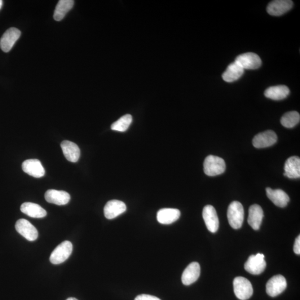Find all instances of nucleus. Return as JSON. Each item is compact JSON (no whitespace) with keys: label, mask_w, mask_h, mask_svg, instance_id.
<instances>
[{"label":"nucleus","mask_w":300,"mask_h":300,"mask_svg":"<svg viewBox=\"0 0 300 300\" xmlns=\"http://www.w3.org/2000/svg\"><path fill=\"white\" fill-rule=\"evenodd\" d=\"M22 213L34 218H42L47 215L46 211L41 206L32 202H25L21 206Z\"/></svg>","instance_id":"obj_22"},{"label":"nucleus","mask_w":300,"mask_h":300,"mask_svg":"<svg viewBox=\"0 0 300 300\" xmlns=\"http://www.w3.org/2000/svg\"><path fill=\"white\" fill-rule=\"evenodd\" d=\"M61 147L66 159L72 162H76L80 156V150L78 146L70 141H64Z\"/></svg>","instance_id":"obj_18"},{"label":"nucleus","mask_w":300,"mask_h":300,"mask_svg":"<svg viewBox=\"0 0 300 300\" xmlns=\"http://www.w3.org/2000/svg\"><path fill=\"white\" fill-rule=\"evenodd\" d=\"M15 228L20 234L30 241L38 239V233L36 227L25 219H20L16 223Z\"/></svg>","instance_id":"obj_7"},{"label":"nucleus","mask_w":300,"mask_h":300,"mask_svg":"<svg viewBox=\"0 0 300 300\" xmlns=\"http://www.w3.org/2000/svg\"><path fill=\"white\" fill-rule=\"evenodd\" d=\"M74 5L73 0H60L56 7L54 18L57 21L63 20Z\"/></svg>","instance_id":"obj_25"},{"label":"nucleus","mask_w":300,"mask_h":300,"mask_svg":"<svg viewBox=\"0 0 300 300\" xmlns=\"http://www.w3.org/2000/svg\"><path fill=\"white\" fill-rule=\"evenodd\" d=\"M264 258V256L260 253L250 256L245 263L244 267L246 271L252 275L261 274L266 267V262Z\"/></svg>","instance_id":"obj_5"},{"label":"nucleus","mask_w":300,"mask_h":300,"mask_svg":"<svg viewBox=\"0 0 300 300\" xmlns=\"http://www.w3.org/2000/svg\"><path fill=\"white\" fill-rule=\"evenodd\" d=\"M293 6V2L290 0H275L268 4L267 11L272 16H279L289 11Z\"/></svg>","instance_id":"obj_12"},{"label":"nucleus","mask_w":300,"mask_h":300,"mask_svg":"<svg viewBox=\"0 0 300 300\" xmlns=\"http://www.w3.org/2000/svg\"><path fill=\"white\" fill-rule=\"evenodd\" d=\"M181 215L180 210L176 209L165 208L158 211V222L164 225H169L177 221Z\"/></svg>","instance_id":"obj_20"},{"label":"nucleus","mask_w":300,"mask_h":300,"mask_svg":"<svg viewBox=\"0 0 300 300\" xmlns=\"http://www.w3.org/2000/svg\"><path fill=\"white\" fill-rule=\"evenodd\" d=\"M66 300H78L76 299H75L74 298H70Z\"/></svg>","instance_id":"obj_30"},{"label":"nucleus","mask_w":300,"mask_h":300,"mask_svg":"<svg viewBox=\"0 0 300 300\" xmlns=\"http://www.w3.org/2000/svg\"><path fill=\"white\" fill-rule=\"evenodd\" d=\"M244 69L235 62L228 66L222 75L223 80L227 82H232L239 79L244 73Z\"/></svg>","instance_id":"obj_24"},{"label":"nucleus","mask_w":300,"mask_h":300,"mask_svg":"<svg viewBox=\"0 0 300 300\" xmlns=\"http://www.w3.org/2000/svg\"><path fill=\"white\" fill-rule=\"evenodd\" d=\"M235 62L244 70L258 69L262 64L260 57L253 52L245 53L238 56Z\"/></svg>","instance_id":"obj_6"},{"label":"nucleus","mask_w":300,"mask_h":300,"mask_svg":"<svg viewBox=\"0 0 300 300\" xmlns=\"http://www.w3.org/2000/svg\"><path fill=\"white\" fill-rule=\"evenodd\" d=\"M135 300H161L159 298H158L156 297H154V296L147 295V294H142L138 296L135 299Z\"/></svg>","instance_id":"obj_28"},{"label":"nucleus","mask_w":300,"mask_h":300,"mask_svg":"<svg viewBox=\"0 0 300 300\" xmlns=\"http://www.w3.org/2000/svg\"><path fill=\"white\" fill-rule=\"evenodd\" d=\"M277 140V137L275 132L267 130L256 135L253 140V144L256 148H265L274 145Z\"/></svg>","instance_id":"obj_10"},{"label":"nucleus","mask_w":300,"mask_h":300,"mask_svg":"<svg viewBox=\"0 0 300 300\" xmlns=\"http://www.w3.org/2000/svg\"><path fill=\"white\" fill-rule=\"evenodd\" d=\"M287 287L285 278L281 275L273 276L266 284V293L271 297H276L284 291Z\"/></svg>","instance_id":"obj_8"},{"label":"nucleus","mask_w":300,"mask_h":300,"mask_svg":"<svg viewBox=\"0 0 300 300\" xmlns=\"http://www.w3.org/2000/svg\"><path fill=\"white\" fill-rule=\"evenodd\" d=\"M126 206L124 202L113 200L109 201L104 207V215L108 219L116 218L118 216L125 213Z\"/></svg>","instance_id":"obj_13"},{"label":"nucleus","mask_w":300,"mask_h":300,"mask_svg":"<svg viewBox=\"0 0 300 300\" xmlns=\"http://www.w3.org/2000/svg\"><path fill=\"white\" fill-rule=\"evenodd\" d=\"M46 201L57 205H65L69 202L70 195L69 193L64 191H58L56 189H48L45 195Z\"/></svg>","instance_id":"obj_16"},{"label":"nucleus","mask_w":300,"mask_h":300,"mask_svg":"<svg viewBox=\"0 0 300 300\" xmlns=\"http://www.w3.org/2000/svg\"><path fill=\"white\" fill-rule=\"evenodd\" d=\"M22 168L25 173L36 178H41L45 174L41 162L37 159L25 161L22 165Z\"/></svg>","instance_id":"obj_14"},{"label":"nucleus","mask_w":300,"mask_h":300,"mask_svg":"<svg viewBox=\"0 0 300 300\" xmlns=\"http://www.w3.org/2000/svg\"><path fill=\"white\" fill-rule=\"evenodd\" d=\"M2 3H3L2 1H1V0H0V9H1V7H2Z\"/></svg>","instance_id":"obj_31"},{"label":"nucleus","mask_w":300,"mask_h":300,"mask_svg":"<svg viewBox=\"0 0 300 300\" xmlns=\"http://www.w3.org/2000/svg\"><path fill=\"white\" fill-rule=\"evenodd\" d=\"M266 194L268 198L276 206L280 207H285L288 205L290 198L285 191L280 189H272L266 188Z\"/></svg>","instance_id":"obj_17"},{"label":"nucleus","mask_w":300,"mask_h":300,"mask_svg":"<svg viewBox=\"0 0 300 300\" xmlns=\"http://www.w3.org/2000/svg\"><path fill=\"white\" fill-rule=\"evenodd\" d=\"M73 246L72 242L65 241L57 246L52 251L50 258V262L58 264L66 261L72 253Z\"/></svg>","instance_id":"obj_4"},{"label":"nucleus","mask_w":300,"mask_h":300,"mask_svg":"<svg viewBox=\"0 0 300 300\" xmlns=\"http://www.w3.org/2000/svg\"><path fill=\"white\" fill-rule=\"evenodd\" d=\"M284 175L290 179L300 177V159L298 156H293L286 160L284 167Z\"/></svg>","instance_id":"obj_21"},{"label":"nucleus","mask_w":300,"mask_h":300,"mask_svg":"<svg viewBox=\"0 0 300 300\" xmlns=\"http://www.w3.org/2000/svg\"><path fill=\"white\" fill-rule=\"evenodd\" d=\"M236 297L241 300L250 299L253 294V288L250 281L243 277H237L233 282Z\"/></svg>","instance_id":"obj_3"},{"label":"nucleus","mask_w":300,"mask_h":300,"mask_svg":"<svg viewBox=\"0 0 300 300\" xmlns=\"http://www.w3.org/2000/svg\"><path fill=\"white\" fill-rule=\"evenodd\" d=\"M200 270L199 263L193 262L188 264L183 273L182 279L183 284L188 286L196 282L200 277Z\"/></svg>","instance_id":"obj_15"},{"label":"nucleus","mask_w":300,"mask_h":300,"mask_svg":"<svg viewBox=\"0 0 300 300\" xmlns=\"http://www.w3.org/2000/svg\"><path fill=\"white\" fill-rule=\"evenodd\" d=\"M132 121V117L131 114H126L112 123V129L119 132H125L129 129Z\"/></svg>","instance_id":"obj_27"},{"label":"nucleus","mask_w":300,"mask_h":300,"mask_svg":"<svg viewBox=\"0 0 300 300\" xmlns=\"http://www.w3.org/2000/svg\"><path fill=\"white\" fill-rule=\"evenodd\" d=\"M226 170V164L222 158L214 155L207 156L204 163L205 174L209 176L222 174Z\"/></svg>","instance_id":"obj_2"},{"label":"nucleus","mask_w":300,"mask_h":300,"mask_svg":"<svg viewBox=\"0 0 300 300\" xmlns=\"http://www.w3.org/2000/svg\"><path fill=\"white\" fill-rule=\"evenodd\" d=\"M263 218L262 207L257 204L251 206L249 210L248 224L255 230H258Z\"/></svg>","instance_id":"obj_19"},{"label":"nucleus","mask_w":300,"mask_h":300,"mask_svg":"<svg viewBox=\"0 0 300 300\" xmlns=\"http://www.w3.org/2000/svg\"><path fill=\"white\" fill-rule=\"evenodd\" d=\"M21 36V32L15 28H10L3 34L0 40V47L5 52H9Z\"/></svg>","instance_id":"obj_11"},{"label":"nucleus","mask_w":300,"mask_h":300,"mask_svg":"<svg viewBox=\"0 0 300 300\" xmlns=\"http://www.w3.org/2000/svg\"><path fill=\"white\" fill-rule=\"evenodd\" d=\"M294 251L296 254H300V236L299 235L296 239L294 247Z\"/></svg>","instance_id":"obj_29"},{"label":"nucleus","mask_w":300,"mask_h":300,"mask_svg":"<svg viewBox=\"0 0 300 300\" xmlns=\"http://www.w3.org/2000/svg\"><path fill=\"white\" fill-rule=\"evenodd\" d=\"M300 120V114L297 112L286 113L281 119V123L285 127L291 129L298 125Z\"/></svg>","instance_id":"obj_26"},{"label":"nucleus","mask_w":300,"mask_h":300,"mask_svg":"<svg viewBox=\"0 0 300 300\" xmlns=\"http://www.w3.org/2000/svg\"><path fill=\"white\" fill-rule=\"evenodd\" d=\"M290 90L285 85H279L268 87L264 91L266 98L273 100H281L285 99L289 96Z\"/></svg>","instance_id":"obj_23"},{"label":"nucleus","mask_w":300,"mask_h":300,"mask_svg":"<svg viewBox=\"0 0 300 300\" xmlns=\"http://www.w3.org/2000/svg\"><path fill=\"white\" fill-rule=\"evenodd\" d=\"M202 216L209 231L215 233L218 230L219 220L217 213L213 206H206L203 209Z\"/></svg>","instance_id":"obj_9"},{"label":"nucleus","mask_w":300,"mask_h":300,"mask_svg":"<svg viewBox=\"0 0 300 300\" xmlns=\"http://www.w3.org/2000/svg\"><path fill=\"white\" fill-rule=\"evenodd\" d=\"M227 218L230 226L234 229L241 227L244 219V210L240 202L233 201L228 206Z\"/></svg>","instance_id":"obj_1"}]
</instances>
